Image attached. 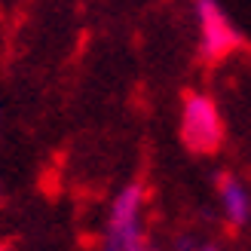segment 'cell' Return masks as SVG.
I'll use <instances>...</instances> for the list:
<instances>
[{
    "mask_svg": "<svg viewBox=\"0 0 251 251\" xmlns=\"http://www.w3.org/2000/svg\"><path fill=\"white\" fill-rule=\"evenodd\" d=\"M144 184H126L110 202L107 215V236L101 251H150L147 230H144Z\"/></svg>",
    "mask_w": 251,
    "mask_h": 251,
    "instance_id": "cell-1",
    "label": "cell"
},
{
    "mask_svg": "<svg viewBox=\"0 0 251 251\" xmlns=\"http://www.w3.org/2000/svg\"><path fill=\"white\" fill-rule=\"evenodd\" d=\"M224 129L221 110L208 92H184L181 98V141L190 153L215 156L224 147Z\"/></svg>",
    "mask_w": 251,
    "mask_h": 251,
    "instance_id": "cell-2",
    "label": "cell"
},
{
    "mask_svg": "<svg viewBox=\"0 0 251 251\" xmlns=\"http://www.w3.org/2000/svg\"><path fill=\"white\" fill-rule=\"evenodd\" d=\"M196 28H199V55L208 65L230 58L236 49L242 46V34L236 31V25L224 12L218 0H196Z\"/></svg>",
    "mask_w": 251,
    "mask_h": 251,
    "instance_id": "cell-3",
    "label": "cell"
},
{
    "mask_svg": "<svg viewBox=\"0 0 251 251\" xmlns=\"http://www.w3.org/2000/svg\"><path fill=\"white\" fill-rule=\"evenodd\" d=\"M218 199H221V211L224 221L233 230H239L251 218V190L245 187L242 178H236L233 172H224L218 178Z\"/></svg>",
    "mask_w": 251,
    "mask_h": 251,
    "instance_id": "cell-4",
    "label": "cell"
},
{
    "mask_svg": "<svg viewBox=\"0 0 251 251\" xmlns=\"http://www.w3.org/2000/svg\"><path fill=\"white\" fill-rule=\"evenodd\" d=\"M196 251H221V248H215V245H202V248H196Z\"/></svg>",
    "mask_w": 251,
    "mask_h": 251,
    "instance_id": "cell-5",
    "label": "cell"
},
{
    "mask_svg": "<svg viewBox=\"0 0 251 251\" xmlns=\"http://www.w3.org/2000/svg\"><path fill=\"white\" fill-rule=\"evenodd\" d=\"M0 251H3V248H0Z\"/></svg>",
    "mask_w": 251,
    "mask_h": 251,
    "instance_id": "cell-6",
    "label": "cell"
}]
</instances>
